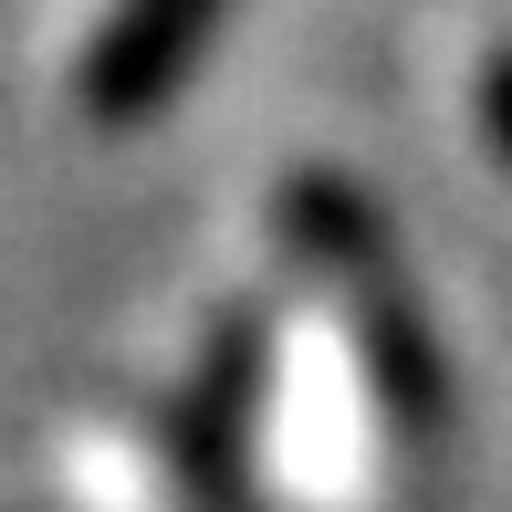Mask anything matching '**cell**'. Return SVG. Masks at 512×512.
<instances>
[{"label": "cell", "instance_id": "cell-3", "mask_svg": "<svg viewBox=\"0 0 512 512\" xmlns=\"http://www.w3.org/2000/svg\"><path fill=\"white\" fill-rule=\"evenodd\" d=\"M220 21H230V0H115L84 42V115L95 126H147L199 74Z\"/></svg>", "mask_w": 512, "mask_h": 512}, {"label": "cell", "instance_id": "cell-4", "mask_svg": "<svg viewBox=\"0 0 512 512\" xmlns=\"http://www.w3.org/2000/svg\"><path fill=\"white\" fill-rule=\"evenodd\" d=\"M481 115H492V136H502V147H512V53L492 63V84H481Z\"/></svg>", "mask_w": 512, "mask_h": 512}, {"label": "cell", "instance_id": "cell-2", "mask_svg": "<svg viewBox=\"0 0 512 512\" xmlns=\"http://www.w3.org/2000/svg\"><path fill=\"white\" fill-rule=\"evenodd\" d=\"M262 387H272V314L220 304L199 335L189 387L168 398V481L189 512H272L251 492V439H262Z\"/></svg>", "mask_w": 512, "mask_h": 512}, {"label": "cell", "instance_id": "cell-1", "mask_svg": "<svg viewBox=\"0 0 512 512\" xmlns=\"http://www.w3.org/2000/svg\"><path fill=\"white\" fill-rule=\"evenodd\" d=\"M272 220H283V262L335 304L345 356H356V377H366L377 429L398 439L408 460H439V439H450V356H439L429 304H418L398 241H387V209L366 199L356 178L304 168V178H283Z\"/></svg>", "mask_w": 512, "mask_h": 512}]
</instances>
